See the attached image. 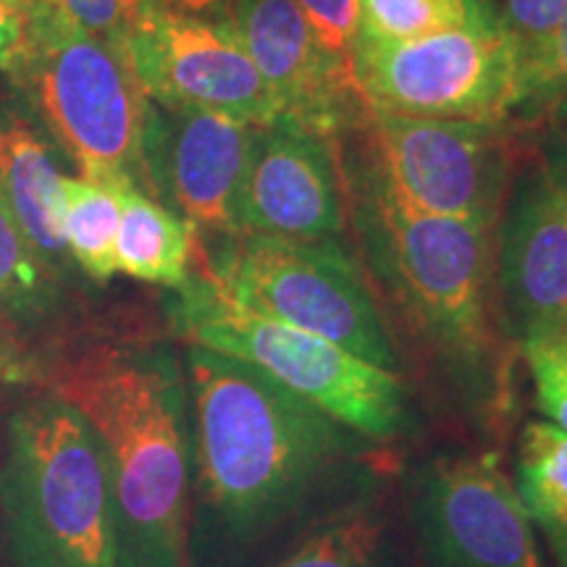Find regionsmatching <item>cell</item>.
Returning a JSON list of instances; mask_svg holds the SVG:
<instances>
[{
    "mask_svg": "<svg viewBox=\"0 0 567 567\" xmlns=\"http://www.w3.org/2000/svg\"><path fill=\"white\" fill-rule=\"evenodd\" d=\"M193 410L189 567H274L371 499L405 452L229 354L184 344Z\"/></svg>",
    "mask_w": 567,
    "mask_h": 567,
    "instance_id": "6da1fadb",
    "label": "cell"
},
{
    "mask_svg": "<svg viewBox=\"0 0 567 567\" xmlns=\"http://www.w3.org/2000/svg\"><path fill=\"white\" fill-rule=\"evenodd\" d=\"M365 126L337 140L347 243L358 255L405 368L446 421L505 442L517 415L515 365L496 302V226L436 216L396 193Z\"/></svg>",
    "mask_w": 567,
    "mask_h": 567,
    "instance_id": "7a4b0ae2",
    "label": "cell"
},
{
    "mask_svg": "<svg viewBox=\"0 0 567 567\" xmlns=\"http://www.w3.org/2000/svg\"><path fill=\"white\" fill-rule=\"evenodd\" d=\"M34 384L66 400L101 446L118 567H189L193 410L184 354L151 331L76 334Z\"/></svg>",
    "mask_w": 567,
    "mask_h": 567,
    "instance_id": "3957f363",
    "label": "cell"
},
{
    "mask_svg": "<svg viewBox=\"0 0 567 567\" xmlns=\"http://www.w3.org/2000/svg\"><path fill=\"white\" fill-rule=\"evenodd\" d=\"M0 536L13 567H118L103 452L48 389L27 394L0 429Z\"/></svg>",
    "mask_w": 567,
    "mask_h": 567,
    "instance_id": "277c9868",
    "label": "cell"
},
{
    "mask_svg": "<svg viewBox=\"0 0 567 567\" xmlns=\"http://www.w3.org/2000/svg\"><path fill=\"white\" fill-rule=\"evenodd\" d=\"M172 326L184 344L243 360L375 444L408 455L421 436V400L405 375L365 363L310 331L252 313L200 274L179 289Z\"/></svg>",
    "mask_w": 567,
    "mask_h": 567,
    "instance_id": "5b68a950",
    "label": "cell"
},
{
    "mask_svg": "<svg viewBox=\"0 0 567 567\" xmlns=\"http://www.w3.org/2000/svg\"><path fill=\"white\" fill-rule=\"evenodd\" d=\"M9 69L84 179L145 193L142 142L151 97L124 51L82 30L59 0H40L24 17Z\"/></svg>",
    "mask_w": 567,
    "mask_h": 567,
    "instance_id": "8992f818",
    "label": "cell"
},
{
    "mask_svg": "<svg viewBox=\"0 0 567 567\" xmlns=\"http://www.w3.org/2000/svg\"><path fill=\"white\" fill-rule=\"evenodd\" d=\"M195 274L231 302L329 339L389 373L405 375L392 331L347 239L276 234H195Z\"/></svg>",
    "mask_w": 567,
    "mask_h": 567,
    "instance_id": "52a82bcc",
    "label": "cell"
},
{
    "mask_svg": "<svg viewBox=\"0 0 567 567\" xmlns=\"http://www.w3.org/2000/svg\"><path fill=\"white\" fill-rule=\"evenodd\" d=\"M400 494L415 567H547L496 446L405 455Z\"/></svg>",
    "mask_w": 567,
    "mask_h": 567,
    "instance_id": "ba28073f",
    "label": "cell"
},
{
    "mask_svg": "<svg viewBox=\"0 0 567 567\" xmlns=\"http://www.w3.org/2000/svg\"><path fill=\"white\" fill-rule=\"evenodd\" d=\"M352 63L375 111L509 122L520 95V45L505 13L408 42L358 34Z\"/></svg>",
    "mask_w": 567,
    "mask_h": 567,
    "instance_id": "9c48e42d",
    "label": "cell"
},
{
    "mask_svg": "<svg viewBox=\"0 0 567 567\" xmlns=\"http://www.w3.org/2000/svg\"><path fill=\"white\" fill-rule=\"evenodd\" d=\"M365 132L408 203L488 226H499L509 189L534 155V132L513 118L471 122L373 109Z\"/></svg>",
    "mask_w": 567,
    "mask_h": 567,
    "instance_id": "30bf717a",
    "label": "cell"
},
{
    "mask_svg": "<svg viewBox=\"0 0 567 567\" xmlns=\"http://www.w3.org/2000/svg\"><path fill=\"white\" fill-rule=\"evenodd\" d=\"M126 59L145 95L166 109L216 111L252 126L279 116L229 24L140 3L126 34Z\"/></svg>",
    "mask_w": 567,
    "mask_h": 567,
    "instance_id": "8fae6325",
    "label": "cell"
},
{
    "mask_svg": "<svg viewBox=\"0 0 567 567\" xmlns=\"http://www.w3.org/2000/svg\"><path fill=\"white\" fill-rule=\"evenodd\" d=\"M229 27L284 116L331 140L368 124L352 55L331 51L295 0H239Z\"/></svg>",
    "mask_w": 567,
    "mask_h": 567,
    "instance_id": "7c38bea8",
    "label": "cell"
},
{
    "mask_svg": "<svg viewBox=\"0 0 567 567\" xmlns=\"http://www.w3.org/2000/svg\"><path fill=\"white\" fill-rule=\"evenodd\" d=\"M234 231L347 239L344 174L337 140L284 113L252 126Z\"/></svg>",
    "mask_w": 567,
    "mask_h": 567,
    "instance_id": "4fadbf2b",
    "label": "cell"
},
{
    "mask_svg": "<svg viewBox=\"0 0 567 567\" xmlns=\"http://www.w3.org/2000/svg\"><path fill=\"white\" fill-rule=\"evenodd\" d=\"M250 140L252 124L226 113L151 101L142 142L145 193L200 237L231 234Z\"/></svg>",
    "mask_w": 567,
    "mask_h": 567,
    "instance_id": "5bb4252c",
    "label": "cell"
},
{
    "mask_svg": "<svg viewBox=\"0 0 567 567\" xmlns=\"http://www.w3.org/2000/svg\"><path fill=\"white\" fill-rule=\"evenodd\" d=\"M496 302L509 342H544L567 318V216L534 155L496 226Z\"/></svg>",
    "mask_w": 567,
    "mask_h": 567,
    "instance_id": "9a60e30c",
    "label": "cell"
},
{
    "mask_svg": "<svg viewBox=\"0 0 567 567\" xmlns=\"http://www.w3.org/2000/svg\"><path fill=\"white\" fill-rule=\"evenodd\" d=\"M63 276L48 266L0 195V375L34 381L71 339Z\"/></svg>",
    "mask_w": 567,
    "mask_h": 567,
    "instance_id": "2e32d148",
    "label": "cell"
},
{
    "mask_svg": "<svg viewBox=\"0 0 567 567\" xmlns=\"http://www.w3.org/2000/svg\"><path fill=\"white\" fill-rule=\"evenodd\" d=\"M0 195L32 250L69 274L74 264L61 231L63 176L30 126L11 124L0 130Z\"/></svg>",
    "mask_w": 567,
    "mask_h": 567,
    "instance_id": "e0dca14e",
    "label": "cell"
},
{
    "mask_svg": "<svg viewBox=\"0 0 567 567\" xmlns=\"http://www.w3.org/2000/svg\"><path fill=\"white\" fill-rule=\"evenodd\" d=\"M274 567H415L400 473Z\"/></svg>",
    "mask_w": 567,
    "mask_h": 567,
    "instance_id": "ac0fdd59",
    "label": "cell"
},
{
    "mask_svg": "<svg viewBox=\"0 0 567 567\" xmlns=\"http://www.w3.org/2000/svg\"><path fill=\"white\" fill-rule=\"evenodd\" d=\"M118 195V274L158 287L182 289L193 276L195 229L140 187Z\"/></svg>",
    "mask_w": 567,
    "mask_h": 567,
    "instance_id": "d6986e66",
    "label": "cell"
},
{
    "mask_svg": "<svg viewBox=\"0 0 567 567\" xmlns=\"http://www.w3.org/2000/svg\"><path fill=\"white\" fill-rule=\"evenodd\" d=\"M515 492L547 538L557 567H567V434L549 421L523 423L515 442Z\"/></svg>",
    "mask_w": 567,
    "mask_h": 567,
    "instance_id": "ffe728a7",
    "label": "cell"
},
{
    "mask_svg": "<svg viewBox=\"0 0 567 567\" xmlns=\"http://www.w3.org/2000/svg\"><path fill=\"white\" fill-rule=\"evenodd\" d=\"M61 231L74 266L92 281H111L116 268L118 195L92 179L63 176Z\"/></svg>",
    "mask_w": 567,
    "mask_h": 567,
    "instance_id": "44dd1931",
    "label": "cell"
},
{
    "mask_svg": "<svg viewBox=\"0 0 567 567\" xmlns=\"http://www.w3.org/2000/svg\"><path fill=\"white\" fill-rule=\"evenodd\" d=\"M496 17H502L496 0H358V34L408 42Z\"/></svg>",
    "mask_w": 567,
    "mask_h": 567,
    "instance_id": "7402d4cb",
    "label": "cell"
},
{
    "mask_svg": "<svg viewBox=\"0 0 567 567\" xmlns=\"http://www.w3.org/2000/svg\"><path fill=\"white\" fill-rule=\"evenodd\" d=\"M513 122L530 132L567 122V13L536 53L520 59V95Z\"/></svg>",
    "mask_w": 567,
    "mask_h": 567,
    "instance_id": "603a6c76",
    "label": "cell"
},
{
    "mask_svg": "<svg viewBox=\"0 0 567 567\" xmlns=\"http://www.w3.org/2000/svg\"><path fill=\"white\" fill-rule=\"evenodd\" d=\"M520 358L534 381L538 410L567 434V342H530L520 350Z\"/></svg>",
    "mask_w": 567,
    "mask_h": 567,
    "instance_id": "cb8c5ba5",
    "label": "cell"
},
{
    "mask_svg": "<svg viewBox=\"0 0 567 567\" xmlns=\"http://www.w3.org/2000/svg\"><path fill=\"white\" fill-rule=\"evenodd\" d=\"M502 13L520 45V59H526L555 34L567 13V0H505Z\"/></svg>",
    "mask_w": 567,
    "mask_h": 567,
    "instance_id": "d4e9b609",
    "label": "cell"
},
{
    "mask_svg": "<svg viewBox=\"0 0 567 567\" xmlns=\"http://www.w3.org/2000/svg\"><path fill=\"white\" fill-rule=\"evenodd\" d=\"M59 6L82 30L126 53V34L137 13L130 0H59Z\"/></svg>",
    "mask_w": 567,
    "mask_h": 567,
    "instance_id": "484cf974",
    "label": "cell"
},
{
    "mask_svg": "<svg viewBox=\"0 0 567 567\" xmlns=\"http://www.w3.org/2000/svg\"><path fill=\"white\" fill-rule=\"evenodd\" d=\"M331 51L352 55L358 34V0H295Z\"/></svg>",
    "mask_w": 567,
    "mask_h": 567,
    "instance_id": "4316f807",
    "label": "cell"
},
{
    "mask_svg": "<svg viewBox=\"0 0 567 567\" xmlns=\"http://www.w3.org/2000/svg\"><path fill=\"white\" fill-rule=\"evenodd\" d=\"M534 158L557 205L567 216V122L534 132Z\"/></svg>",
    "mask_w": 567,
    "mask_h": 567,
    "instance_id": "83f0119b",
    "label": "cell"
},
{
    "mask_svg": "<svg viewBox=\"0 0 567 567\" xmlns=\"http://www.w3.org/2000/svg\"><path fill=\"white\" fill-rule=\"evenodd\" d=\"M147 3L182 13V17L216 21V24H231V17L234 11H237L239 0H147Z\"/></svg>",
    "mask_w": 567,
    "mask_h": 567,
    "instance_id": "f1b7e54d",
    "label": "cell"
},
{
    "mask_svg": "<svg viewBox=\"0 0 567 567\" xmlns=\"http://www.w3.org/2000/svg\"><path fill=\"white\" fill-rule=\"evenodd\" d=\"M21 32H24V19L9 6L0 3V69H9L13 55L19 51Z\"/></svg>",
    "mask_w": 567,
    "mask_h": 567,
    "instance_id": "f546056e",
    "label": "cell"
},
{
    "mask_svg": "<svg viewBox=\"0 0 567 567\" xmlns=\"http://www.w3.org/2000/svg\"><path fill=\"white\" fill-rule=\"evenodd\" d=\"M0 3H3V6H9V9H11V11H17V13H19V17H21V19H24V17H27V13H30V11L34 9V6H38V3H40V0H0Z\"/></svg>",
    "mask_w": 567,
    "mask_h": 567,
    "instance_id": "4dcf8cb0",
    "label": "cell"
},
{
    "mask_svg": "<svg viewBox=\"0 0 567 567\" xmlns=\"http://www.w3.org/2000/svg\"><path fill=\"white\" fill-rule=\"evenodd\" d=\"M551 339H559V342H567V318H565V323L559 326V331ZM544 342H547V339H544Z\"/></svg>",
    "mask_w": 567,
    "mask_h": 567,
    "instance_id": "1f68e13d",
    "label": "cell"
},
{
    "mask_svg": "<svg viewBox=\"0 0 567 567\" xmlns=\"http://www.w3.org/2000/svg\"><path fill=\"white\" fill-rule=\"evenodd\" d=\"M130 3H134V6H140V3H147V0H130Z\"/></svg>",
    "mask_w": 567,
    "mask_h": 567,
    "instance_id": "d6a6232c",
    "label": "cell"
}]
</instances>
